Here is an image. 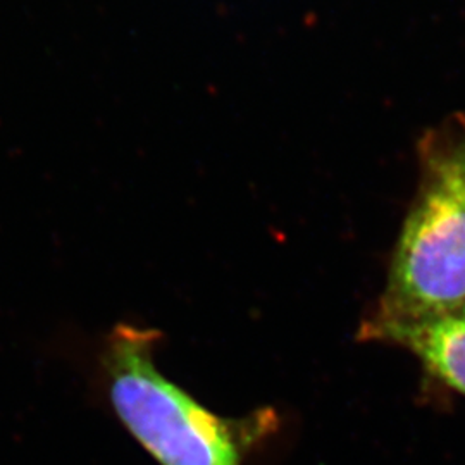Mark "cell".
<instances>
[{
	"instance_id": "obj_1",
	"label": "cell",
	"mask_w": 465,
	"mask_h": 465,
	"mask_svg": "<svg viewBox=\"0 0 465 465\" xmlns=\"http://www.w3.org/2000/svg\"><path fill=\"white\" fill-rule=\"evenodd\" d=\"M420 184L367 336L465 314V116L424 134Z\"/></svg>"
},
{
	"instance_id": "obj_2",
	"label": "cell",
	"mask_w": 465,
	"mask_h": 465,
	"mask_svg": "<svg viewBox=\"0 0 465 465\" xmlns=\"http://www.w3.org/2000/svg\"><path fill=\"white\" fill-rule=\"evenodd\" d=\"M159 341L157 330L128 322L107 334L100 369L117 419L161 465H242L271 412L217 416L159 371Z\"/></svg>"
},
{
	"instance_id": "obj_3",
	"label": "cell",
	"mask_w": 465,
	"mask_h": 465,
	"mask_svg": "<svg viewBox=\"0 0 465 465\" xmlns=\"http://www.w3.org/2000/svg\"><path fill=\"white\" fill-rule=\"evenodd\" d=\"M414 351L436 376L465 395V319L441 317L371 334Z\"/></svg>"
},
{
	"instance_id": "obj_4",
	"label": "cell",
	"mask_w": 465,
	"mask_h": 465,
	"mask_svg": "<svg viewBox=\"0 0 465 465\" xmlns=\"http://www.w3.org/2000/svg\"><path fill=\"white\" fill-rule=\"evenodd\" d=\"M462 317H464V319H465V314H464V316H462Z\"/></svg>"
}]
</instances>
